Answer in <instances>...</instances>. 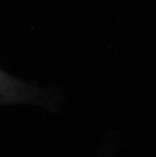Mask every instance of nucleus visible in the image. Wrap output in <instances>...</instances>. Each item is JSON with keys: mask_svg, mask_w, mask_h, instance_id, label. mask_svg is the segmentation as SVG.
<instances>
[{"mask_svg": "<svg viewBox=\"0 0 156 157\" xmlns=\"http://www.w3.org/2000/svg\"><path fill=\"white\" fill-rule=\"evenodd\" d=\"M40 91L0 69V105L38 101Z\"/></svg>", "mask_w": 156, "mask_h": 157, "instance_id": "nucleus-1", "label": "nucleus"}]
</instances>
